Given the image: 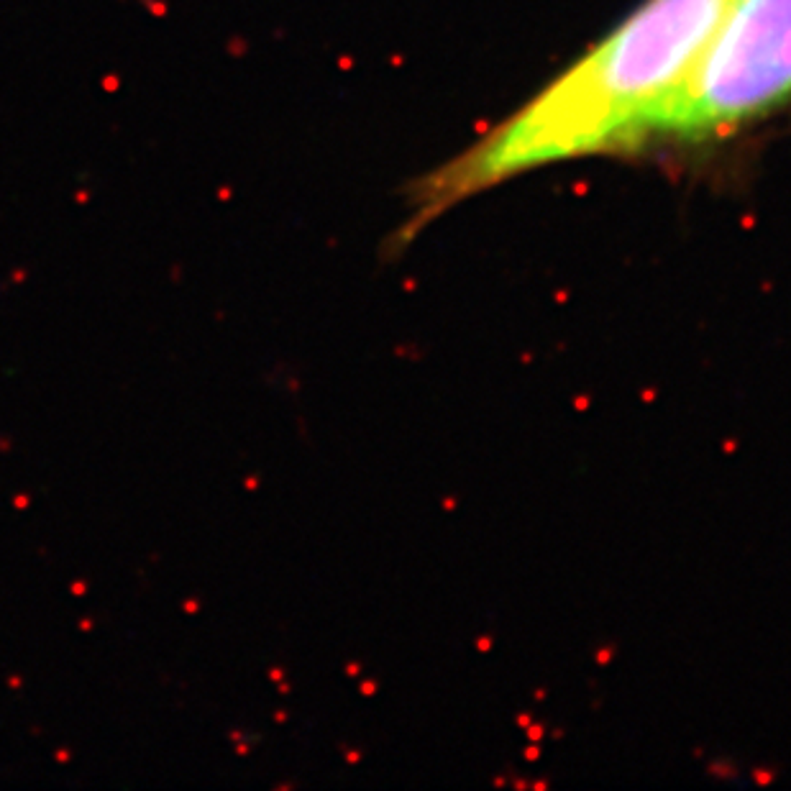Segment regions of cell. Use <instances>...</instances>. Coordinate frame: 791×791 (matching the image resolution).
I'll list each match as a JSON object with an SVG mask.
<instances>
[{"mask_svg": "<svg viewBox=\"0 0 791 791\" xmlns=\"http://www.w3.org/2000/svg\"><path fill=\"white\" fill-rule=\"evenodd\" d=\"M724 0H643L574 67L461 154L415 179L402 251L458 202L525 172L599 154H625L643 118L681 83Z\"/></svg>", "mask_w": 791, "mask_h": 791, "instance_id": "6da1fadb", "label": "cell"}, {"mask_svg": "<svg viewBox=\"0 0 791 791\" xmlns=\"http://www.w3.org/2000/svg\"><path fill=\"white\" fill-rule=\"evenodd\" d=\"M786 103L791 0H724L687 75L638 126L633 149L732 136Z\"/></svg>", "mask_w": 791, "mask_h": 791, "instance_id": "7a4b0ae2", "label": "cell"}]
</instances>
